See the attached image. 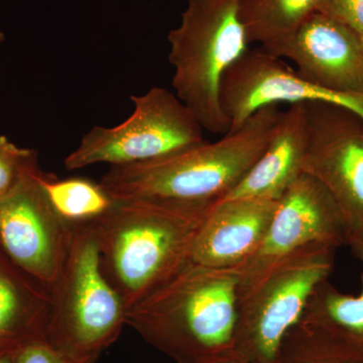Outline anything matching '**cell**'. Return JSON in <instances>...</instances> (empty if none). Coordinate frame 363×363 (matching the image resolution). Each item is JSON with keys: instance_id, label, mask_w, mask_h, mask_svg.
Listing matches in <instances>:
<instances>
[{"instance_id": "obj_23", "label": "cell", "mask_w": 363, "mask_h": 363, "mask_svg": "<svg viewBox=\"0 0 363 363\" xmlns=\"http://www.w3.org/2000/svg\"><path fill=\"white\" fill-rule=\"evenodd\" d=\"M217 363H247L245 362H243V360L240 359V358L233 357L228 358V359L222 360L220 362Z\"/></svg>"}, {"instance_id": "obj_20", "label": "cell", "mask_w": 363, "mask_h": 363, "mask_svg": "<svg viewBox=\"0 0 363 363\" xmlns=\"http://www.w3.org/2000/svg\"><path fill=\"white\" fill-rule=\"evenodd\" d=\"M317 13L350 28L363 42V0H319Z\"/></svg>"}, {"instance_id": "obj_21", "label": "cell", "mask_w": 363, "mask_h": 363, "mask_svg": "<svg viewBox=\"0 0 363 363\" xmlns=\"http://www.w3.org/2000/svg\"><path fill=\"white\" fill-rule=\"evenodd\" d=\"M98 357L78 358L55 350L45 339L33 341L16 352V363H96Z\"/></svg>"}, {"instance_id": "obj_14", "label": "cell", "mask_w": 363, "mask_h": 363, "mask_svg": "<svg viewBox=\"0 0 363 363\" xmlns=\"http://www.w3.org/2000/svg\"><path fill=\"white\" fill-rule=\"evenodd\" d=\"M307 145L306 104L290 105L288 111L281 112L262 156L220 201L243 198L279 199L291 184L304 173Z\"/></svg>"}, {"instance_id": "obj_4", "label": "cell", "mask_w": 363, "mask_h": 363, "mask_svg": "<svg viewBox=\"0 0 363 363\" xmlns=\"http://www.w3.org/2000/svg\"><path fill=\"white\" fill-rule=\"evenodd\" d=\"M240 2L188 0L180 25L168 35L177 97L203 130L216 135L230 130L221 107L222 80L250 44L240 18Z\"/></svg>"}, {"instance_id": "obj_6", "label": "cell", "mask_w": 363, "mask_h": 363, "mask_svg": "<svg viewBox=\"0 0 363 363\" xmlns=\"http://www.w3.org/2000/svg\"><path fill=\"white\" fill-rule=\"evenodd\" d=\"M337 247L311 245L276 264L238 303L234 355L247 363H274L310 298L333 271Z\"/></svg>"}, {"instance_id": "obj_22", "label": "cell", "mask_w": 363, "mask_h": 363, "mask_svg": "<svg viewBox=\"0 0 363 363\" xmlns=\"http://www.w3.org/2000/svg\"><path fill=\"white\" fill-rule=\"evenodd\" d=\"M16 352L0 350V363H16Z\"/></svg>"}, {"instance_id": "obj_13", "label": "cell", "mask_w": 363, "mask_h": 363, "mask_svg": "<svg viewBox=\"0 0 363 363\" xmlns=\"http://www.w3.org/2000/svg\"><path fill=\"white\" fill-rule=\"evenodd\" d=\"M279 201L243 198L215 203L196 240L191 262L217 269L243 266L262 245Z\"/></svg>"}, {"instance_id": "obj_10", "label": "cell", "mask_w": 363, "mask_h": 363, "mask_svg": "<svg viewBox=\"0 0 363 363\" xmlns=\"http://www.w3.org/2000/svg\"><path fill=\"white\" fill-rule=\"evenodd\" d=\"M305 104L308 145L304 173L330 192L350 230H363V119L337 105Z\"/></svg>"}, {"instance_id": "obj_11", "label": "cell", "mask_w": 363, "mask_h": 363, "mask_svg": "<svg viewBox=\"0 0 363 363\" xmlns=\"http://www.w3.org/2000/svg\"><path fill=\"white\" fill-rule=\"evenodd\" d=\"M220 102L230 121L229 131L238 130L262 107L281 104L325 102L363 119V95L335 92L314 84L264 50H247L226 72Z\"/></svg>"}, {"instance_id": "obj_2", "label": "cell", "mask_w": 363, "mask_h": 363, "mask_svg": "<svg viewBox=\"0 0 363 363\" xmlns=\"http://www.w3.org/2000/svg\"><path fill=\"white\" fill-rule=\"evenodd\" d=\"M212 206L117 201L96 221L102 269L126 311L190 264Z\"/></svg>"}, {"instance_id": "obj_16", "label": "cell", "mask_w": 363, "mask_h": 363, "mask_svg": "<svg viewBox=\"0 0 363 363\" xmlns=\"http://www.w3.org/2000/svg\"><path fill=\"white\" fill-rule=\"evenodd\" d=\"M51 290L16 266L0 247V350L18 352L45 339Z\"/></svg>"}, {"instance_id": "obj_9", "label": "cell", "mask_w": 363, "mask_h": 363, "mask_svg": "<svg viewBox=\"0 0 363 363\" xmlns=\"http://www.w3.org/2000/svg\"><path fill=\"white\" fill-rule=\"evenodd\" d=\"M42 169L0 199V247L16 266L51 290L65 262L72 225L40 185Z\"/></svg>"}, {"instance_id": "obj_18", "label": "cell", "mask_w": 363, "mask_h": 363, "mask_svg": "<svg viewBox=\"0 0 363 363\" xmlns=\"http://www.w3.org/2000/svg\"><path fill=\"white\" fill-rule=\"evenodd\" d=\"M39 181L52 206L69 224L98 221L108 213L117 202L100 183L88 179L60 180L56 176L42 172Z\"/></svg>"}, {"instance_id": "obj_17", "label": "cell", "mask_w": 363, "mask_h": 363, "mask_svg": "<svg viewBox=\"0 0 363 363\" xmlns=\"http://www.w3.org/2000/svg\"><path fill=\"white\" fill-rule=\"evenodd\" d=\"M319 0H241L240 18L248 43L278 56L301 26L317 13Z\"/></svg>"}, {"instance_id": "obj_24", "label": "cell", "mask_w": 363, "mask_h": 363, "mask_svg": "<svg viewBox=\"0 0 363 363\" xmlns=\"http://www.w3.org/2000/svg\"><path fill=\"white\" fill-rule=\"evenodd\" d=\"M4 40H6V35H4V33L0 32V45L4 42Z\"/></svg>"}, {"instance_id": "obj_8", "label": "cell", "mask_w": 363, "mask_h": 363, "mask_svg": "<svg viewBox=\"0 0 363 363\" xmlns=\"http://www.w3.org/2000/svg\"><path fill=\"white\" fill-rule=\"evenodd\" d=\"M350 227L321 182L303 173L279 198L266 238L240 271V300L252 292L272 267L311 245H347Z\"/></svg>"}, {"instance_id": "obj_5", "label": "cell", "mask_w": 363, "mask_h": 363, "mask_svg": "<svg viewBox=\"0 0 363 363\" xmlns=\"http://www.w3.org/2000/svg\"><path fill=\"white\" fill-rule=\"evenodd\" d=\"M71 225L45 340L71 357H99L121 335L126 307L102 269L96 221Z\"/></svg>"}, {"instance_id": "obj_19", "label": "cell", "mask_w": 363, "mask_h": 363, "mask_svg": "<svg viewBox=\"0 0 363 363\" xmlns=\"http://www.w3.org/2000/svg\"><path fill=\"white\" fill-rule=\"evenodd\" d=\"M40 169L35 150L21 149L6 136L0 135V199Z\"/></svg>"}, {"instance_id": "obj_12", "label": "cell", "mask_w": 363, "mask_h": 363, "mask_svg": "<svg viewBox=\"0 0 363 363\" xmlns=\"http://www.w3.org/2000/svg\"><path fill=\"white\" fill-rule=\"evenodd\" d=\"M314 84L345 94L363 95V42L350 28L312 13L278 52Z\"/></svg>"}, {"instance_id": "obj_1", "label": "cell", "mask_w": 363, "mask_h": 363, "mask_svg": "<svg viewBox=\"0 0 363 363\" xmlns=\"http://www.w3.org/2000/svg\"><path fill=\"white\" fill-rule=\"evenodd\" d=\"M240 271L190 262L168 283L126 311L147 342L180 363L234 357Z\"/></svg>"}, {"instance_id": "obj_15", "label": "cell", "mask_w": 363, "mask_h": 363, "mask_svg": "<svg viewBox=\"0 0 363 363\" xmlns=\"http://www.w3.org/2000/svg\"><path fill=\"white\" fill-rule=\"evenodd\" d=\"M347 245L363 266V230H350ZM298 325L335 352L363 362V272L355 296L341 293L328 279L320 284Z\"/></svg>"}, {"instance_id": "obj_7", "label": "cell", "mask_w": 363, "mask_h": 363, "mask_svg": "<svg viewBox=\"0 0 363 363\" xmlns=\"http://www.w3.org/2000/svg\"><path fill=\"white\" fill-rule=\"evenodd\" d=\"M133 114L112 128L94 126L64 160L68 171L95 164L130 166L174 156L206 142L194 114L171 91L133 95Z\"/></svg>"}, {"instance_id": "obj_3", "label": "cell", "mask_w": 363, "mask_h": 363, "mask_svg": "<svg viewBox=\"0 0 363 363\" xmlns=\"http://www.w3.org/2000/svg\"><path fill=\"white\" fill-rule=\"evenodd\" d=\"M281 114L279 105L262 107L217 142H204L157 161L111 167L100 185L116 201L215 204L240 183L262 156Z\"/></svg>"}]
</instances>
